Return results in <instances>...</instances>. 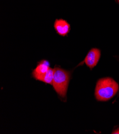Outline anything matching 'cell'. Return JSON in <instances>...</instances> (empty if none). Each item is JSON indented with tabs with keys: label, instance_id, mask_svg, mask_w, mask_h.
<instances>
[{
	"label": "cell",
	"instance_id": "ba28073f",
	"mask_svg": "<svg viewBox=\"0 0 119 134\" xmlns=\"http://www.w3.org/2000/svg\"><path fill=\"white\" fill-rule=\"evenodd\" d=\"M117 1L118 2V3H119V0H117Z\"/></svg>",
	"mask_w": 119,
	"mask_h": 134
},
{
	"label": "cell",
	"instance_id": "52a82bcc",
	"mask_svg": "<svg viewBox=\"0 0 119 134\" xmlns=\"http://www.w3.org/2000/svg\"><path fill=\"white\" fill-rule=\"evenodd\" d=\"M112 133H118V134H119V129H116V130H115V131H114L112 132Z\"/></svg>",
	"mask_w": 119,
	"mask_h": 134
},
{
	"label": "cell",
	"instance_id": "6da1fadb",
	"mask_svg": "<svg viewBox=\"0 0 119 134\" xmlns=\"http://www.w3.org/2000/svg\"><path fill=\"white\" fill-rule=\"evenodd\" d=\"M118 90L117 82L111 77L99 80L95 89V96L99 101H107L113 97Z\"/></svg>",
	"mask_w": 119,
	"mask_h": 134
},
{
	"label": "cell",
	"instance_id": "277c9868",
	"mask_svg": "<svg viewBox=\"0 0 119 134\" xmlns=\"http://www.w3.org/2000/svg\"><path fill=\"white\" fill-rule=\"evenodd\" d=\"M50 69L49 63L47 60H42L38 63L36 68L33 71V76L36 80L42 81L45 74Z\"/></svg>",
	"mask_w": 119,
	"mask_h": 134
},
{
	"label": "cell",
	"instance_id": "8992f818",
	"mask_svg": "<svg viewBox=\"0 0 119 134\" xmlns=\"http://www.w3.org/2000/svg\"><path fill=\"white\" fill-rule=\"evenodd\" d=\"M54 69L50 68L48 72L45 74L42 82L47 83V84H53V80H54Z\"/></svg>",
	"mask_w": 119,
	"mask_h": 134
},
{
	"label": "cell",
	"instance_id": "7a4b0ae2",
	"mask_svg": "<svg viewBox=\"0 0 119 134\" xmlns=\"http://www.w3.org/2000/svg\"><path fill=\"white\" fill-rule=\"evenodd\" d=\"M70 79V73L59 68L54 69L52 86L55 90L62 98L66 95Z\"/></svg>",
	"mask_w": 119,
	"mask_h": 134
},
{
	"label": "cell",
	"instance_id": "5b68a950",
	"mask_svg": "<svg viewBox=\"0 0 119 134\" xmlns=\"http://www.w3.org/2000/svg\"><path fill=\"white\" fill-rule=\"evenodd\" d=\"M54 29L60 36H66L71 30L70 24L63 19H57L54 23Z\"/></svg>",
	"mask_w": 119,
	"mask_h": 134
},
{
	"label": "cell",
	"instance_id": "3957f363",
	"mask_svg": "<svg viewBox=\"0 0 119 134\" xmlns=\"http://www.w3.org/2000/svg\"><path fill=\"white\" fill-rule=\"evenodd\" d=\"M101 56V51L99 49L92 48L87 53L84 59V63L90 69L96 66Z\"/></svg>",
	"mask_w": 119,
	"mask_h": 134
}]
</instances>
